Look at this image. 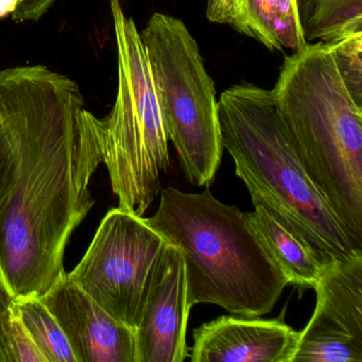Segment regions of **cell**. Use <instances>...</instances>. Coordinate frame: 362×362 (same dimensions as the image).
I'll use <instances>...</instances> for the list:
<instances>
[{
	"instance_id": "6da1fadb",
	"label": "cell",
	"mask_w": 362,
	"mask_h": 362,
	"mask_svg": "<svg viewBox=\"0 0 362 362\" xmlns=\"http://www.w3.org/2000/svg\"><path fill=\"white\" fill-rule=\"evenodd\" d=\"M0 82L14 149L0 209V279L16 300L40 298L66 273L67 243L95 205L97 117L77 82L42 65L4 69Z\"/></svg>"
},
{
	"instance_id": "7a4b0ae2",
	"label": "cell",
	"mask_w": 362,
	"mask_h": 362,
	"mask_svg": "<svg viewBox=\"0 0 362 362\" xmlns=\"http://www.w3.org/2000/svg\"><path fill=\"white\" fill-rule=\"evenodd\" d=\"M223 149L260 204L324 264L362 252L303 166L272 90L237 84L218 99Z\"/></svg>"
},
{
	"instance_id": "3957f363",
	"label": "cell",
	"mask_w": 362,
	"mask_h": 362,
	"mask_svg": "<svg viewBox=\"0 0 362 362\" xmlns=\"http://www.w3.org/2000/svg\"><path fill=\"white\" fill-rule=\"evenodd\" d=\"M272 92L303 166L362 247V107L332 44L307 43L286 57Z\"/></svg>"
},
{
	"instance_id": "277c9868",
	"label": "cell",
	"mask_w": 362,
	"mask_h": 362,
	"mask_svg": "<svg viewBox=\"0 0 362 362\" xmlns=\"http://www.w3.org/2000/svg\"><path fill=\"white\" fill-rule=\"evenodd\" d=\"M147 221L179 250L192 307L217 305L240 317H260L288 286L247 214L218 200L209 187L199 194L165 188Z\"/></svg>"
},
{
	"instance_id": "5b68a950",
	"label": "cell",
	"mask_w": 362,
	"mask_h": 362,
	"mask_svg": "<svg viewBox=\"0 0 362 362\" xmlns=\"http://www.w3.org/2000/svg\"><path fill=\"white\" fill-rule=\"evenodd\" d=\"M111 11L117 45V96L109 115L97 117V136L118 207L143 217L170 165L169 139L136 24L119 0H111Z\"/></svg>"
},
{
	"instance_id": "8992f818",
	"label": "cell",
	"mask_w": 362,
	"mask_h": 362,
	"mask_svg": "<svg viewBox=\"0 0 362 362\" xmlns=\"http://www.w3.org/2000/svg\"><path fill=\"white\" fill-rule=\"evenodd\" d=\"M149 61L169 141L184 175L209 187L221 164L223 145L215 82L185 23L154 13L139 33Z\"/></svg>"
},
{
	"instance_id": "52a82bcc",
	"label": "cell",
	"mask_w": 362,
	"mask_h": 362,
	"mask_svg": "<svg viewBox=\"0 0 362 362\" xmlns=\"http://www.w3.org/2000/svg\"><path fill=\"white\" fill-rule=\"evenodd\" d=\"M169 247L147 218L114 207L67 276L112 317L135 330L164 272Z\"/></svg>"
},
{
	"instance_id": "ba28073f",
	"label": "cell",
	"mask_w": 362,
	"mask_h": 362,
	"mask_svg": "<svg viewBox=\"0 0 362 362\" xmlns=\"http://www.w3.org/2000/svg\"><path fill=\"white\" fill-rule=\"evenodd\" d=\"M292 362H362V252L328 264Z\"/></svg>"
},
{
	"instance_id": "9c48e42d",
	"label": "cell",
	"mask_w": 362,
	"mask_h": 362,
	"mask_svg": "<svg viewBox=\"0 0 362 362\" xmlns=\"http://www.w3.org/2000/svg\"><path fill=\"white\" fill-rule=\"evenodd\" d=\"M37 298L56 317L77 362H137L135 330L112 317L67 273Z\"/></svg>"
},
{
	"instance_id": "30bf717a",
	"label": "cell",
	"mask_w": 362,
	"mask_h": 362,
	"mask_svg": "<svg viewBox=\"0 0 362 362\" xmlns=\"http://www.w3.org/2000/svg\"><path fill=\"white\" fill-rule=\"evenodd\" d=\"M300 332L279 319L221 315L194 330L192 362H292Z\"/></svg>"
},
{
	"instance_id": "8fae6325",
	"label": "cell",
	"mask_w": 362,
	"mask_h": 362,
	"mask_svg": "<svg viewBox=\"0 0 362 362\" xmlns=\"http://www.w3.org/2000/svg\"><path fill=\"white\" fill-rule=\"evenodd\" d=\"M192 308L183 258L170 245L164 272L135 329L137 362H183L188 357L186 332Z\"/></svg>"
},
{
	"instance_id": "7c38bea8",
	"label": "cell",
	"mask_w": 362,
	"mask_h": 362,
	"mask_svg": "<svg viewBox=\"0 0 362 362\" xmlns=\"http://www.w3.org/2000/svg\"><path fill=\"white\" fill-rule=\"evenodd\" d=\"M255 211L247 214L250 224L273 264L281 271L288 285L300 289L315 288L327 264L287 228H284L262 205H254Z\"/></svg>"
},
{
	"instance_id": "4fadbf2b",
	"label": "cell",
	"mask_w": 362,
	"mask_h": 362,
	"mask_svg": "<svg viewBox=\"0 0 362 362\" xmlns=\"http://www.w3.org/2000/svg\"><path fill=\"white\" fill-rule=\"evenodd\" d=\"M235 30L270 50L298 52L306 45L296 0H250Z\"/></svg>"
},
{
	"instance_id": "5bb4252c",
	"label": "cell",
	"mask_w": 362,
	"mask_h": 362,
	"mask_svg": "<svg viewBox=\"0 0 362 362\" xmlns=\"http://www.w3.org/2000/svg\"><path fill=\"white\" fill-rule=\"evenodd\" d=\"M306 43L334 44L362 33V0H296Z\"/></svg>"
},
{
	"instance_id": "9a60e30c",
	"label": "cell",
	"mask_w": 362,
	"mask_h": 362,
	"mask_svg": "<svg viewBox=\"0 0 362 362\" xmlns=\"http://www.w3.org/2000/svg\"><path fill=\"white\" fill-rule=\"evenodd\" d=\"M14 309L46 362H77L62 328L40 298L16 300Z\"/></svg>"
},
{
	"instance_id": "2e32d148",
	"label": "cell",
	"mask_w": 362,
	"mask_h": 362,
	"mask_svg": "<svg viewBox=\"0 0 362 362\" xmlns=\"http://www.w3.org/2000/svg\"><path fill=\"white\" fill-rule=\"evenodd\" d=\"M332 46L345 86L354 100L362 107V33L349 35Z\"/></svg>"
},
{
	"instance_id": "e0dca14e",
	"label": "cell",
	"mask_w": 362,
	"mask_h": 362,
	"mask_svg": "<svg viewBox=\"0 0 362 362\" xmlns=\"http://www.w3.org/2000/svg\"><path fill=\"white\" fill-rule=\"evenodd\" d=\"M13 168L14 149L11 126L5 93L0 82V209L7 198Z\"/></svg>"
},
{
	"instance_id": "ac0fdd59",
	"label": "cell",
	"mask_w": 362,
	"mask_h": 362,
	"mask_svg": "<svg viewBox=\"0 0 362 362\" xmlns=\"http://www.w3.org/2000/svg\"><path fill=\"white\" fill-rule=\"evenodd\" d=\"M16 300L0 279V362H14L11 334Z\"/></svg>"
},
{
	"instance_id": "d6986e66",
	"label": "cell",
	"mask_w": 362,
	"mask_h": 362,
	"mask_svg": "<svg viewBox=\"0 0 362 362\" xmlns=\"http://www.w3.org/2000/svg\"><path fill=\"white\" fill-rule=\"evenodd\" d=\"M56 0H0V18L11 16L18 23L39 21Z\"/></svg>"
},
{
	"instance_id": "ffe728a7",
	"label": "cell",
	"mask_w": 362,
	"mask_h": 362,
	"mask_svg": "<svg viewBox=\"0 0 362 362\" xmlns=\"http://www.w3.org/2000/svg\"><path fill=\"white\" fill-rule=\"evenodd\" d=\"M12 351L14 362H46L45 358L33 342L13 307L11 334Z\"/></svg>"
},
{
	"instance_id": "44dd1931",
	"label": "cell",
	"mask_w": 362,
	"mask_h": 362,
	"mask_svg": "<svg viewBox=\"0 0 362 362\" xmlns=\"http://www.w3.org/2000/svg\"><path fill=\"white\" fill-rule=\"evenodd\" d=\"M250 0H207L206 18L215 24L236 28Z\"/></svg>"
}]
</instances>
